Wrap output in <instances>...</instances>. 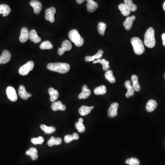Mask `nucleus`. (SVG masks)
<instances>
[{
  "mask_svg": "<svg viewBox=\"0 0 165 165\" xmlns=\"http://www.w3.org/2000/svg\"><path fill=\"white\" fill-rule=\"evenodd\" d=\"M47 68L50 71L63 74L69 71L70 66L66 63H50L48 64Z\"/></svg>",
  "mask_w": 165,
  "mask_h": 165,
  "instance_id": "f257e3e1",
  "label": "nucleus"
},
{
  "mask_svg": "<svg viewBox=\"0 0 165 165\" xmlns=\"http://www.w3.org/2000/svg\"><path fill=\"white\" fill-rule=\"evenodd\" d=\"M144 44L146 47L150 48L154 47L155 45V30L151 27L149 28L145 35Z\"/></svg>",
  "mask_w": 165,
  "mask_h": 165,
  "instance_id": "f03ea898",
  "label": "nucleus"
},
{
  "mask_svg": "<svg viewBox=\"0 0 165 165\" xmlns=\"http://www.w3.org/2000/svg\"><path fill=\"white\" fill-rule=\"evenodd\" d=\"M131 42L132 44L134 52L136 55H141L145 52V47L143 43L138 37H134L131 39Z\"/></svg>",
  "mask_w": 165,
  "mask_h": 165,
  "instance_id": "7ed1b4c3",
  "label": "nucleus"
},
{
  "mask_svg": "<svg viewBox=\"0 0 165 165\" xmlns=\"http://www.w3.org/2000/svg\"><path fill=\"white\" fill-rule=\"evenodd\" d=\"M68 37L71 41L74 43L76 46L80 47L84 44V39L80 36L76 29L71 30L68 33Z\"/></svg>",
  "mask_w": 165,
  "mask_h": 165,
  "instance_id": "20e7f679",
  "label": "nucleus"
},
{
  "mask_svg": "<svg viewBox=\"0 0 165 165\" xmlns=\"http://www.w3.org/2000/svg\"><path fill=\"white\" fill-rule=\"evenodd\" d=\"M33 67H34L33 62V61H29L20 68L18 72L21 75H27L29 73V72L33 69Z\"/></svg>",
  "mask_w": 165,
  "mask_h": 165,
  "instance_id": "39448f33",
  "label": "nucleus"
},
{
  "mask_svg": "<svg viewBox=\"0 0 165 165\" xmlns=\"http://www.w3.org/2000/svg\"><path fill=\"white\" fill-rule=\"evenodd\" d=\"M56 13V9L54 7H51L47 9L45 11V18L47 21H49L51 23L55 22L54 15Z\"/></svg>",
  "mask_w": 165,
  "mask_h": 165,
  "instance_id": "423d86ee",
  "label": "nucleus"
},
{
  "mask_svg": "<svg viewBox=\"0 0 165 165\" xmlns=\"http://www.w3.org/2000/svg\"><path fill=\"white\" fill-rule=\"evenodd\" d=\"M72 48L71 43L68 40H65L63 41L62 44V47L60 48L58 50L59 55L62 56L66 51H69Z\"/></svg>",
  "mask_w": 165,
  "mask_h": 165,
  "instance_id": "0eeeda50",
  "label": "nucleus"
},
{
  "mask_svg": "<svg viewBox=\"0 0 165 165\" xmlns=\"http://www.w3.org/2000/svg\"><path fill=\"white\" fill-rule=\"evenodd\" d=\"M7 96L9 100L15 102L17 100V97L15 88L12 86L8 87L6 90Z\"/></svg>",
  "mask_w": 165,
  "mask_h": 165,
  "instance_id": "6e6552de",
  "label": "nucleus"
},
{
  "mask_svg": "<svg viewBox=\"0 0 165 165\" xmlns=\"http://www.w3.org/2000/svg\"><path fill=\"white\" fill-rule=\"evenodd\" d=\"M118 103H113L109 107L108 111V115L110 118H114L118 115Z\"/></svg>",
  "mask_w": 165,
  "mask_h": 165,
  "instance_id": "1a4fd4ad",
  "label": "nucleus"
},
{
  "mask_svg": "<svg viewBox=\"0 0 165 165\" xmlns=\"http://www.w3.org/2000/svg\"><path fill=\"white\" fill-rule=\"evenodd\" d=\"M11 58V54L8 50H4L0 56V64H6L10 61Z\"/></svg>",
  "mask_w": 165,
  "mask_h": 165,
  "instance_id": "9d476101",
  "label": "nucleus"
},
{
  "mask_svg": "<svg viewBox=\"0 0 165 165\" xmlns=\"http://www.w3.org/2000/svg\"><path fill=\"white\" fill-rule=\"evenodd\" d=\"M30 5L33 8V12L36 14L40 13L42 10V6L40 1L37 0H33L30 2Z\"/></svg>",
  "mask_w": 165,
  "mask_h": 165,
  "instance_id": "9b49d317",
  "label": "nucleus"
},
{
  "mask_svg": "<svg viewBox=\"0 0 165 165\" xmlns=\"http://www.w3.org/2000/svg\"><path fill=\"white\" fill-rule=\"evenodd\" d=\"M18 94L23 100H27L29 97L32 96L31 94L27 92L26 88L24 85H20L19 89H18Z\"/></svg>",
  "mask_w": 165,
  "mask_h": 165,
  "instance_id": "f8f14e48",
  "label": "nucleus"
},
{
  "mask_svg": "<svg viewBox=\"0 0 165 165\" xmlns=\"http://www.w3.org/2000/svg\"><path fill=\"white\" fill-rule=\"evenodd\" d=\"M29 39V32L27 28L24 27L21 30L19 40L21 43H25Z\"/></svg>",
  "mask_w": 165,
  "mask_h": 165,
  "instance_id": "ddd939ff",
  "label": "nucleus"
},
{
  "mask_svg": "<svg viewBox=\"0 0 165 165\" xmlns=\"http://www.w3.org/2000/svg\"><path fill=\"white\" fill-rule=\"evenodd\" d=\"M91 93V92L90 89L88 88L87 86L86 85H84L82 87V92L79 95L78 98L80 100L82 99H86L90 96Z\"/></svg>",
  "mask_w": 165,
  "mask_h": 165,
  "instance_id": "4468645a",
  "label": "nucleus"
},
{
  "mask_svg": "<svg viewBox=\"0 0 165 165\" xmlns=\"http://www.w3.org/2000/svg\"><path fill=\"white\" fill-rule=\"evenodd\" d=\"M135 16H132L131 17H127L126 20L123 22V26L125 29L127 30H129L132 28V25L134 21L135 20Z\"/></svg>",
  "mask_w": 165,
  "mask_h": 165,
  "instance_id": "2eb2a0df",
  "label": "nucleus"
},
{
  "mask_svg": "<svg viewBox=\"0 0 165 165\" xmlns=\"http://www.w3.org/2000/svg\"><path fill=\"white\" fill-rule=\"evenodd\" d=\"M51 108L53 111H57L58 110L65 111L66 109V106L63 105L61 101H57L56 102H53L51 106Z\"/></svg>",
  "mask_w": 165,
  "mask_h": 165,
  "instance_id": "dca6fc26",
  "label": "nucleus"
},
{
  "mask_svg": "<svg viewBox=\"0 0 165 165\" xmlns=\"http://www.w3.org/2000/svg\"><path fill=\"white\" fill-rule=\"evenodd\" d=\"M29 39L31 41L37 44L40 42L41 38L38 36L36 31L35 29H32L29 32Z\"/></svg>",
  "mask_w": 165,
  "mask_h": 165,
  "instance_id": "f3484780",
  "label": "nucleus"
},
{
  "mask_svg": "<svg viewBox=\"0 0 165 165\" xmlns=\"http://www.w3.org/2000/svg\"><path fill=\"white\" fill-rule=\"evenodd\" d=\"M125 86L127 89V91L125 96L127 98H128L130 96H133L134 95V90L133 88V86L131 85V81L129 80H127L125 83Z\"/></svg>",
  "mask_w": 165,
  "mask_h": 165,
  "instance_id": "a211bd4d",
  "label": "nucleus"
},
{
  "mask_svg": "<svg viewBox=\"0 0 165 165\" xmlns=\"http://www.w3.org/2000/svg\"><path fill=\"white\" fill-rule=\"evenodd\" d=\"M86 1H87V9L89 12L93 13L95 12L98 7V4L93 0H86Z\"/></svg>",
  "mask_w": 165,
  "mask_h": 165,
  "instance_id": "6ab92c4d",
  "label": "nucleus"
},
{
  "mask_svg": "<svg viewBox=\"0 0 165 165\" xmlns=\"http://www.w3.org/2000/svg\"><path fill=\"white\" fill-rule=\"evenodd\" d=\"M48 93L50 96V101L55 102L59 97V93L57 90H55L53 88H50L48 90Z\"/></svg>",
  "mask_w": 165,
  "mask_h": 165,
  "instance_id": "aec40b11",
  "label": "nucleus"
},
{
  "mask_svg": "<svg viewBox=\"0 0 165 165\" xmlns=\"http://www.w3.org/2000/svg\"><path fill=\"white\" fill-rule=\"evenodd\" d=\"M157 106V103L155 100H150L147 103L146 109L148 112H151L155 110Z\"/></svg>",
  "mask_w": 165,
  "mask_h": 165,
  "instance_id": "412c9836",
  "label": "nucleus"
},
{
  "mask_svg": "<svg viewBox=\"0 0 165 165\" xmlns=\"http://www.w3.org/2000/svg\"><path fill=\"white\" fill-rule=\"evenodd\" d=\"M104 52L103 50H100L95 55L93 56H87L85 57V61L86 62H90L94 61L95 60L99 59L102 57Z\"/></svg>",
  "mask_w": 165,
  "mask_h": 165,
  "instance_id": "4be33fe9",
  "label": "nucleus"
},
{
  "mask_svg": "<svg viewBox=\"0 0 165 165\" xmlns=\"http://www.w3.org/2000/svg\"><path fill=\"white\" fill-rule=\"evenodd\" d=\"M93 63L101 64L102 65L103 69L105 71H107L110 68V66H109V61L106 60L105 59H97V60L94 61L93 62Z\"/></svg>",
  "mask_w": 165,
  "mask_h": 165,
  "instance_id": "5701e85b",
  "label": "nucleus"
},
{
  "mask_svg": "<svg viewBox=\"0 0 165 165\" xmlns=\"http://www.w3.org/2000/svg\"><path fill=\"white\" fill-rule=\"evenodd\" d=\"M11 12V8L8 6L6 4L0 5V14H2L3 16H7Z\"/></svg>",
  "mask_w": 165,
  "mask_h": 165,
  "instance_id": "b1692460",
  "label": "nucleus"
},
{
  "mask_svg": "<svg viewBox=\"0 0 165 165\" xmlns=\"http://www.w3.org/2000/svg\"><path fill=\"white\" fill-rule=\"evenodd\" d=\"M37 153H38V151L36 148H34V147H31L28 150L26 151V154L27 155L30 156L33 160L35 161V160H36L38 158Z\"/></svg>",
  "mask_w": 165,
  "mask_h": 165,
  "instance_id": "393cba45",
  "label": "nucleus"
},
{
  "mask_svg": "<svg viewBox=\"0 0 165 165\" xmlns=\"http://www.w3.org/2000/svg\"><path fill=\"white\" fill-rule=\"evenodd\" d=\"M132 79V86L134 90L138 92L140 91V86L138 82V77L136 75H133L131 77Z\"/></svg>",
  "mask_w": 165,
  "mask_h": 165,
  "instance_id": "a878e982",
  "label": "nucleus"
},
{
  "mask_svg": "<svg viewBox=\"0 0 165 165\" xmlns=\"http://www.w3.org/2000/svg\"><path fill=\"white\" fill-rule=\"evenodd\" d=\"M62 140L60 138H56L55 137H52L50 139L48 140L47 143L49 146L52 147L53 146H58L61 144Z\"/></svg>",
  "mask_w": 165,
  "mask_h": 165,
  "instance_id": "bb28decb",
  "label": "nucleus"
},
{
  "mask_svg": "<svg viewBox=\"0 0 165 165\" xmlns=\"http://www.w3.org/2000/svg\"><path fill=\"white\" fill-rule=\"evenodd\" d=\"M118 8L124 16H128L130 13V10L125 4H120L119 5Z\"/></svg>",
  "mask_w": 165,
  "mask_h": 165,
  "instance_id": "cd10ccee",
  "label": "nucleus"
},
{
  "mask_svg": "<svg viewBox=\"0 0 165 165\" xmlns=\"http://www.w3.org/2000/svg\"><path fill=\"white\" fill-rule=\"evenodd\" d=\"M40 128L45 134H52L56 131V128L53 126H47L45 124L40 125Z\"/></svg>",
  "mask_w": 165,
  "mask_h": 165,
  "instance_id": "c85d7f7f",
  "label": "nucleus"
},
{
  "mask_svg": "<svg viewBox=\"0 0 165 165\" xmlns=\"http://www.w3.org/2000/svg\"><path fill=\"white\" fill-rule=\"evenodd\" d=\"M107 90L105 85H101L98 87L94 90V93L96 95H103L107 93Z\"/></svg>",
  "mask_w": 165,
  "mask_h": 165,
  "instance_id": "c756f323",
  "label": "nucleus"
},
{
  "mask_svg": "<svg viewBox=\"0 0 165 165\" xmlns=\"http://www.w3.org/2000/svg\"><path fill=\"white\" fill-rule=\"evenodd\" d=\"M79 113L82 116L87 115L91 113V107H87V106H83L79 109Z\"/></svg>",
  "mask_w": 165,
  "mask_h": 165,
  "instance_id": "7c9ffc66",
  "label": "nucleus"
},
{
  "mask_svg": "<svg viewBox=\"0 0 165 165\" xmlns=\"http://www.w3.org/2000/svg\"><path fill=\"white\" fill-rule=\"evenodd\" d=\"M105 78L111 83H114L116 79L113 75V72L111 70H108L105 73Z\"/></svg>",
  "mask_w": 165,
  "mask_h": 165,
  "instance_id": "2f4dec72",
  "label": "nucleus"
},
{
  "mask_svg": "<svg viewBox=\"0 0 165 165\" xmlns=\"http://www.w3.org/2000/svg\"><path fill=\"white\" fill-rule=\"evenodd\" d=\"M124 4L129 8L130 11L134 12L137 10V6L133 3L132 0H124Z\"/></svg>",
  "mask_w": 165,
  "mask_h": 165,
  "instance_id": "473e14b6",
  "label": "nucleus"
},
{
  "mask_svg": "<svg viewBox=\"0 0 165 165\" xmlns=\"http://www.w3.org/2000/svg\"><path fill=\"white\" fill-rule=\"evenodd\" d=\"M107 27V24L104 23L103 22H100L99 23L97 28H98L99 33L100 34V35L102 36H104Z\"/></svg>",
  "mask_w": 165,
  "mask_h": 165,
  "instance_id": "72a5a7b5",
  "label": "nucleus"
},
{
  "mask_svg": "<svg viewBox=\"0 0 165 165\" xmlns=\"http://www.w3.org/2000/svg\"><path fill=\"white\" fill-rule=\"evenodd\" d=\"M53 45L51 43V42L49 41H45L42 42V43L40 45V47L42 50H45V49H52L53 48Z\"/></svg>",
  "mask_w": 165,
  "mask_h": 165,
  "instance_id": "f704fd0d",
  "label": "nucleus"
},
{
  "mask_svg": "<svg viewBox=\"0 0 165 165\" xmlns=\"http://www.w3.org/2000/svg\"><path fill=\"white\" fill-rule=\"evenodd\" d=\"M126 163L130 165H139L140 162L139 160L136 158H131L127 159L126 161Z\"/></svg>",
  "mask_w": 165,
  "mask_h": 165,
  "instance_id": "c9c22d12",
  "label": "nucleus"
},
{
  "mask_svg": "<svg viewBox=\"0 0 165 165\" xmlns=\"http://www.w3.org/2000/svg\"><path fill=\"white\" fill-rule=\"evenodd\" d=\"M44 141V139L43 137L41 136H39L37 138H33L31 139V142L35 145H38V144L41 145Z\"/></svg>",
  "mask_w": 165,
  "mask_h": 165,
  "instance_id": "e433bc0d",
  "label": "nucleus"
},
{
  "mask_svg": "<svg viewBox=\"0 0 165 165\" xmlns=\"http://www.w3.org/2000/svg\"><path fill=\"white\" fill-rule=\"evenodd\" d=\"M75 127L79 133H83L85 131V127L83 123H80L79 122L76 123H75Z\"/></svg>",
  "mask_w": 165,
  "mask_h": 165,
  "instance_id": "4c0bfd02",
  "label": "nucleus"
},
{
  "mask_svg": "<svg viewBox=\"0 0 165 165\" xmlns=\"http://www.w3.org/2000/svg\"><path fill=\"white\" fill-rule=\"evenodd\" d=\"M73 140L74 139H73L72 135H70V134L66 135L64 137V141L66 143H69L72 141V140Z\"/></svg>",
  "mask_w": 165,
  "mask_h": 165,
  "instance_id": "58836bf2",
  "label": "nucleus"
},
{
  "mask_svg": "<svg viewBox=\"0 0 165 165\" xmlns=\"http://www.w3.org/2000/svg\"><path fill=\"white\" fill-rule=\"evenodd\" d=\"M72 135L74 140H78V139H79V135L77 133H73Z\"/></svg>",
  "mask_w": 165,
  "mask_h": 165,
  "instance_id": "ea45409f",
  "label": "nucleus"
},
{
  "mask_svg": "<svg viewBox=\"0 0 165 165\" xmlns=\"http://www.w3.org/2000/svg\"><path fill=\"white\" fill-rule=\"evenodd\" d=\"M77 1V3L79 4H82L84 2L85 0H76Z\"/></svg>",
  "mask_w": 165,
  "mask_h": 165,
  "instance_id": "a19ab883",
  "label": "nucleus"
},
{
  "mask_svg": "<svg viewBox=\"0 0 165 165\" xmlns=\"http://www.w3.org/2000/svg\"><path fill=\"white\" fill-rule=\"evenodd\" d=\"M162 41H164V40H165V33H163L162 35Z\"/></svg>",
  "mask_w": 165,
  "mask_h": 165,
  "instance_id": "79ce46f5",
  "label": "nucleus"
},
{
  "mask_svg": "<svg viewBox=\"0 0 165 165\" xmlns=\"http://www.w3.org/2000/svg\"><path fill=\"white\" fill-rule=\"evenodd\" d=\"M79 123H83V119L82 118H79Z\"/></svg>",
  "mask_w": 165,
  "mask_h": 165,
  "instance_id": "37998d69",
  "label": "nucleus"
},
{
  "mask_svg": "<svg viewBox=\"0 0 165 165\" xmlns=\"http://www.w3.org/2000/svg\"><path fill=\"white\" fill-rule=\"evenodd\" d=\"M163 8L164 9V11H165V2H164V4L163 5Z\"/></svg>",
  "mask_w": 165,
  "mask_h": 165,
  "instance_id": "c03bdc74",
  "label": "nucleus"
},
{
  "mask_svg": "<svg viewBox=\"0 0 165 165\" xmlns=\"http://www.w3.org/2000/svg\"><path fill=\"white\" fill-rule=\"evenodd\" d=\"M162 44H163V46H164V47H165V40L162 41Z\"/></svg>",
  "mask_w": 165,
  "mask_h": 165,
  "instance_id": "a18cd8bd",
  "label": "nucleus"
},
{
  "mask_svg": "<svg viewBox=\"0 0 165 165\" xmlns=\"http://www.w3.org/2000/svg\"><path fill=\"white\" fill-rule=\"evenodd\" d=\"M91 110H92V109H94V107H91Z\"/></svg>",
  "mask_w": 165,
  "mask_h": 165,
  "instance_id": "49530a36",
  "label": "nucleus"
},
{
  "mask_svg": "<svg viewBox=\"0 0 165 165\" xmlns=\"http://www.w3.org/2000/svg\"><path fill=\"white\" fill-rule=\"evenodd\" d=\"M164 78H165V75H164Z\"/></svg>",
  "mask_w": 165,
  "mask_h": 165,
  "instance_id": "de8ad7c7",
  "label": "nucleus"
}]
</instances>
